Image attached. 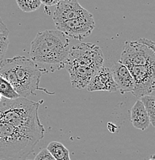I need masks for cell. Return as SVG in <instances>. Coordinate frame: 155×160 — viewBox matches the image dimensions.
<instances>
[{"mask_svg": "<svg viewBox=\"0 0 155 160\" xmlns=\"http://www.w3.org/2000/svg\"><path fill=\"white\" fill-rule=\"evenodd\" d=\"M111 73L118 91L121 94L132 92L134 89V81L129 69L123 63L118 61L111 68Z\"/></svg>", "mask_w": 155, "mask_h": 160, "instance_id": "cell-11", "label": "cell"}, {"mask_svg": "<svg viewBox=\"0 0 155 160\" xmlns=\"http://www.w3.org/2000/svg\"><path fill=\"white\" fill-rule=\"evenodd\" d=\"M120 62L127 68L133 66H155V42L145 38L127 41Z\"/></svg>", "mask_w": 155, "mask_h": 160, "instance_id": "cell-6", "label": "cell"}, {"mask_svg": "<svg viewBox=\"0 0 155 160\" xmlns=\"http://www.w3.org/2000/svg\"><path fill=\"white\" fill-rule=\"evenodd\" d=\"M103 61L102 50L97 45L83 42L70 48L65 68L67 71L79 69L96 72L103 66Z\"/></svg>", "mask_w": 155, "mask_h": 160, "instance_id": "cell-5", "label": "cell"}, {"mask_svg": "<svg viewBox=\"0 0 155 160\" xmlns=\"http://www.w3.org/2000/svg\"><path fill=\"white\" fill-rule=\"evenodd\" d=\"M90 12L80 6L77 0H60L56 5L53 19L55 25L85 16Z\"/></svg>", "mask_w": 155, "mask_h": 160, "instance_id": "cell-9", "label": "cell"}, {"mask_svg": "<svg viewBox=\"0 0 155 160\" xmlns=\"http://www.w3.org/2000/svg\"><path fill=\"white\" fill-rule=\"evenodd\" d=\"M149 160H155V155H152V156H151V158H150Z\"/></svg>", "mask_w": 155, "mask_h": 160, "instance_id": "cell-20", "label": "cell"}, {"mask_svg": "<svg viewBox=\"0 0 155 160\" xmlns=\"http://www.w3.org/2000/svg\"><path fill=\"white\" fill-rule=\"evenodd\" d=\"M134 78L132 94L137 99L151 95L155 91V66H133L128 68Z\"/></svg>", "mask_w": 155, "mask_h": 160, "instance_id": "cell-8", "label": "cell"}, {"mask_svg": "<svg viewBox=\"0 0 155 160\" xmlns=\"http://www.w3.org/2000/svg\"><path fill=\"white\" fill-rule=\"evenodd\" d=\"M56 29L67 37L83 40L92 33L95 28V21L92 13L77 17L56 25Z\"/></svg>", "mask_w": 155, "mask_h": 160, "instance_id": "cell-7", "label": "cell"}, {"mask_svg": "<svg viewBox=\"0 0 155 160\" xmlns=\"http://www.w3.org/2000/svg\"><path fill=\"white\" fill-rule=\"evenodd\" d=\"M39 142L0 119V160L27 159Z\"/></svg>", "mask_w": 155, "mask_h": 160, "instance_id": "cell-4", "label": "cell"}, {"mask_svg": "<svg viewBox=\"0 0 155 160\" xmlns=\"http://www.w3.org/2000/svg\"><path fill=\"white\" fill-rule=\"evenodd\" d=\"M0 76L7 80L20 97L36 95L37 90L51 94L39 87L43 73L31 59L26 56H16L0 61Z\"/></svg>", "mask_w": 155, "mask_h": 160, "instance_id": "cell-3", "label": "cell"}, {"mask_svg": "<svg viewBox=\"0 0 155 160\" xmlns=\"http://www.w3.org/2000/svg\"><path fill=\"white\" fill-rule=\"evenodd\" d=\"M140 99L144 104L145 109L147 112L150 122L155 128V96L148 95L143 96Z\"/></svg>", "mask_w": 155, "mask_h": 160, "instance_id": "cell-16", "label": "cell"}, {"mask_svg": "<svg viewBox=\"0 0 155 160\" xmlns=\"http://www.w3.org/2000/svg\"><path fill=\"white\" fill-rule=\"evenodd\" d=\"M26 160H29V159H26Z\"/></svg>", "mask_w": 155, "mask_h": 160, "instance_id": "cell-22", "label": "cell"}, {"mask_svg": "<svg viewBox=\"0 0 155 160\" xmlns=\"http://www.w3.org/2000/svg\"><path fill=\"white\" fill-rule=\"evenodd\" d=\"M18 7L24 12H33L41 6L39 0H16Z\"/></svg>", "mask_w": 155, "mask_h": 160, "instance_id": "cell-17", "label": "cell"}, {"mask_svg": "<svg viewBox=\"0 0 155 160\" xmlns=\"http://www.w3.org/2000/svg\"><path fill=\"white\" fill-rule=\"evenodd\" d=\"M131 121L134 128L142 131L147 129L151 124L147 112L141 99H138L131 108Z\"/></svg>", "mask_w": 155, "mask_h": 160, "instance_id": "cell-12", "label": "cell"}, {"mask_svg": "<svg viewBox=\"0 0 155 160\" xmlns=\"http://www.w3.org/2000/svg\"><path fill=\"white\" fill-rule=\"evenodd\" d=\"M9 30L0 17V61L3 59L9 44Z\"/></svg>", "mask_w": 155, "mask_h": 160, "instance_id": "cell-14", "label": "cell"}, {"mask_svg": "<svg viewBox=\"0 0 155 160\" xmlns=\"http://www.w3.org/2000/svg\"><path fill=\"white\" fill-rule=\"evenodd\" d=\"M70 50L67 36L57 29L45 30L39 32L32 41L30 57L44 75L64 69Z\"/></svg>", "mask_w": 155, "mask_h": 160, "instance_id": "cell-1", "label": "cell"}, {"mask_svg": "<svg viewBox=\"0 0 155 160\" xmlns=\"http://www.w3.org/2000/svg\"><path fill=\"white\" fill-rule=\"evenodd\" d=\"M0 95L3 98L7 99H15L20 97L13 89L10 83L1 76H0Z\"/></svg>", "mask_w": 155, "mask_h": 160, "instance_id": "cell-15", "label": "cell"}, {"mask_svg": "<svg viewBox=\"0 0 155 160\" xmlns=\"http://www.w3.org/2000/svg\"><path fill=\"white\" fill-rule=\"evenodd\" d=\"M33 160H56L54 159L51 153L46 149H42L39 152L36 154Z\"/></svg>", "mask_w": 155, "mask_h": 160, "instance_id": "cell-18", "label": "cell"}, {"mask_svg": "<svg viewBox=\"0 0 155 160\" xmlns=\"http://www.w3.org/2000/svg\"><path fill=\"white\" fill-rule=\"evenodd\" d=\"M41 3L44 4L46 6H53L55 5H57L60 0H39Z\"/></svg>", "mask_w": 155, "mask_h": 160, "instance_id": "cell-19", "label": "cell"}, {"mask_svg": "<svg viewBox=\"0 0 155 160\" xmlns=\"http://www.w3.org/2000/svg\"><path fill=\"white\" fill-rule=\"evenodd\" d=\"M2 99H3V97H2V96H1V95H0V102H1Z\"/></svg>", "mask_w": 155, "mask_h": 160, "instance_id": "cell-21", "label": "cell"}, {"mask_svg": "<svg viewBox=\"0 0 155 160\" xmlns=\"http://www.w3.org/2000/svg\"><path fill=\"white\" fill-rule=\"evenodd\" d=\"M89 92L105 91L113 92L118 91L115 83L111 69L106 66H101L97 70L86 86Z\"/></svg>", "mask_w": 155, "mask_h": 160, "instance_id": "cell-10", "label": "cell"}, {"mask_svg": "<svg viewBox=\"0 0 155 160\" xmlns=\"http://www.w3.org/2000/svg\"><path fill=\"white\" fill-rule=\"evenodd\" d=\"M46 149L56 160H71L67 148L59 142L53 141L47 146Z\"/></svg>", "mask_w": 155, "mask_h": 160, "instance_id": "cell-13", "label": "cell"}, {"mask_svg": "<svg viewBox=\"0 0 155 160\" xmlns=\"http://www.w3.org/2000/svg\"><path fill=\"white\" fill-rule=\"evenodd\" d=\"M43 100L34 102L26 98H3L0 102V119L40 141L45 129L39 118V107Z\"/></svg>", "mask_w": 155, "mask_h": 160, "instance_id": "cell-2", "label": "cell"}]
</instances>
